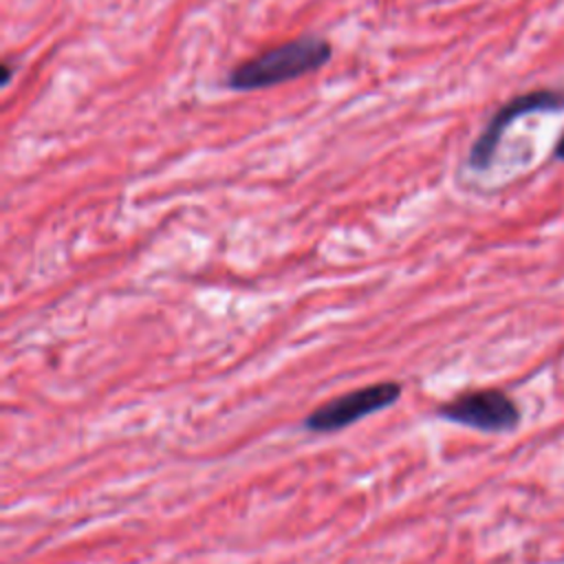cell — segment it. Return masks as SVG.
Instances as JSON below:
<instances>
[{"label": "cell", "instance_id": "obj_1", "mask_svg": "<svg viewBox=\"0 0 564 564\" xmlns=\"http://www.w3.org/2000/svg\"><path fill=\"white\" fill-rule=\"evenodd\" d=\"M333 48L326 40L306 35L291 42H284L275 48L260 53L258 57L240 64L227 79V86L234 90H258L271 88L313 70H319L328 64Z\"/></svg>", "mask_w": 564, "mask_h": 564}, {"label": "cell", "instance_id": "obj_2", "mask_svg": "<svg viewBox=\"0 0 564 564\" xmlns=\"http://www.w3.org/2000/svg\"><path fill=\"white\" fill-rule=\"evenodd\" d=\"M401 383L397 381H379L370 386H361L357 390L344 392L319 408L311 410L304 419V427L315 434L339 432L368 414H375L388 405H394L401 397Z\"/></svg>", "mask_w": 564, "mask_h": 564}, {"label": "cell", "instance_id": "obj_3", "mask_svg": "<svg viewBox=\"0 0 564 564\" xmlns=\"http://www.w3.org/2000/svg\"><path fill=\"white\" fill-rule=\"evenodd\" d=\"M436 414L445 421L487 434L511 432L520 423V408L516 405V401L507 392L496 388L463 392L456 399L443 403Z\"/></svg>", "mask_w": 564, "mask_h": 564}, {"label": "cell", "instance_id": "obj_4", "mask_svg": "<svg viewBox=\"0 0 564 564\" xmlns=\"http://www.w3.org/2000/svg\"><path fill=\"white\" fill-rule=\"evenodd\" d=\"M564 110V90H529L522 93L507 104L498 108V112L489 119L487 128L480 132V137L474 141L467 163L471 170H487L494 161V154L498 150V143L505 134V130L520 117L533 115V112H560Z\"/></svg>", "mask_w": 564, "mask_h": 564}, {"label": "cell", "instance_id": "obj_5", "mask_svg": "<svg viewBox=\"0 0 564 564\" xmlns=\"http://www.w3.org/2000/svg\"><path fill=\"white\" fill-rule=\"evenodd\" d=\"M553 154H555V159H560V161H564V134L560 137V141H557V145H555V150H553Z\"/></svg>", "mask_w": 564, "mask_h": 564}]
</instances>
